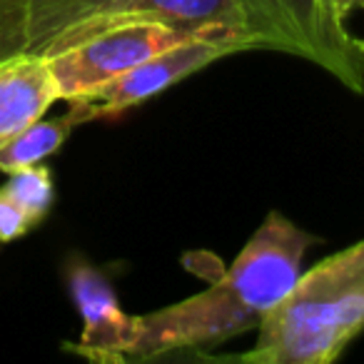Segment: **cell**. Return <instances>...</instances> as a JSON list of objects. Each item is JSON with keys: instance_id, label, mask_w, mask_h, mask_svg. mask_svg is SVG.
<instances>
[{"instance_id": "1", "label": "cell", "mask_w": 364, "mask_h": 364, "mask_svg": "<svg viewBox=\"0 0 364 364\" xmlns=\"http://www.w3.org/2000/svg\"><path fill=\"white\" fill-rule=\"evenodd\" d=\"M309 245L312 235L277 210L269 213L218 282L177 304L137 314L130 362L203 352L257 329L294 287Z\"/></svg>"}, {"instance_id": "2", "label": "cell", "mask_w": 364, "mask_h": 364, "mask_svg": "<svg viewBox=\"0 0 364 364\" xmlns=\"http://www.w3.org/2000/svg\"><path fill=\"white\" fill-rule=\"evenodd\" d=\"M364 332V240L297 277L264 314L247 364H329Z\"/></svg>"}, {"instance_id": "3", "label": "cell", "mask_w": 364, "mask_h": 364, "mask_svg": "<svg viewBox=\"0 0 364 364\" xmlns=\"http://www.w3.org/2000/svg\"><path fill=\"white\" fill-rule=\"evenodd\" d=\"M235 6L252 50L302 58L364 95V41L349 31L332 0H235Z\"/></svg>"}, {"instance_id": "4", "label": "cell", "mask_w": 364, "mask_h": 364, "mask_svg": "<svg viewBox=\"0 0 364 364\" xmlns=\"http://www.w3.org/2000/svg\"><path fill=\"white\" fill-rule=\"evenodd\" d=\"M223 31H235V28L180 31V28L152 26V23L122 26L100 33L85 43H77L73 48H65L60 53L46 55V60L55 77L60 100H80L167 48Z\"/></svg>"}, {"instance_id": "5", "label": "cell", "mask_w": 364, "mask_h": 364, "mask_svg": "<svg viewBox=\"0 0 364 364\" xmlns=\"http://www.w3.org/2000/svg\"><path fill=\"white\" fill-rule=\"evenodd\" d=\"M252 50L250 41L237 31L208 33V36L193 38L188 43L172 46L167 50L157 53L155 58L140 63L125 75L115 77L100 87L97 92L80 100H68L82 112V120H100V117H115L140 102L155 97L157 92L167 90L175 82L185 80L193 73L232 55V53Z\"/></svg>"}, {"instance_id": "6", "label": "cell", "mask_w": 364, "mask_h": 364, "mask_svg": "<svg viewBox=\"0 0 364 364\" xmlns=\"http://www.w3.org/2000/svg\"><path fill=\"white\" fill-rule=\"evenodd\" d=\"M68 289L82 317V334L70 352L97 364H127L137 337V314H127L117 302L110 279L90 262L68 267Z\"/></svg>"}, {"instance_id": "7", "label": "cell", "mask_w": 364, "mask_h": 364, "mask_svg": "<svg viewBox=\"0 0 364 364\" xmlns=\"http://www.w3.org/2000/svg\"><path fill=\"white\" fill-rule=\"evenodd\" d=\"M170 26L180 31H210V28H235L240 31V16L235 0H107L92 16L65 31L50 46L53 53H60L77 43L100 36L122 26ZM242 33V31H240ZM245 36V33H242ZM43 55V58H46Z\"/></svg>"}, {"instance_id": "8", "label": "cell", "mask_w": 364, "mask_h": 364, "mask_svg": "<svg viewBox=\"0 0 364 364\" xmlns=\"http://www.w3.org/2000/svg\"><path fill=\"white\" fill-rule=\"evenodd\" d=\"M58 95L55 77L43 55L23 53L0 60V150L38 122Z\"/></svg>"}, {"instance_id": "9", "label": "cell", "mask_w": 364, "mask_h": 364, "mask_svg": "<svg viewBox=\"0 0 364 364\" xmlns=\"http://www.w3.org/2000/svg\"><path fill=\"white\" fill-rule=\"evenodd\" d=\"M82 112L70 102L65 115L55 117V120H38L31 127L21 132L13 142H8L0 150V170L3 172H16L21 167L41 165L46 157H50L53 152H58L63 147V142L68 140V135L73 132V127L82 125Z\"/></svg>"}, {"instance_id": "10", "label": "cell", "mask_w": 364, "mask_h": 364, "mask_svg": "<svg viewBox=\"0 0 364 364\" xmlns=\"http://www.w3.org/2000/svg\"><path fill=\"white\" fill-rule=\"evenodd\" d=\"M105 3L107 0H31L28 53L46 55L63 33L92 16Z\"/></svg>"}, {"instance_id": "11", "label": "cell", "mask_w": 364, "mask_h": 364, "mask_svg": "<svg viewBox=\"0 0 364 364\" xmlns=\"http://www.w3.org/2000/svg\"><path fill=\"white\" fill-rule=\"evenodd\" d=\"M3 190L36 220V225L46 220V215L50 213L53 203H55L53 172L46 165H31L8 172V182L3 185Z\"/></svg>"}, {"instance_id": "12", "label": "cell", "mask_w": 364, "mask_h": 364, "mask_svg": "<svg viewBox=\"0 0 364 364\" xmlns=\"http://www.w3.org/2000/svg\"><path fill=\"white\" fill-rule=\"evenodd\" d=\"M31 0H0V60L28 53Z\"/></svg>"}, {"instance_id": "13", "label": "cell", "mask_w": 364, "mask_h": 364, "mask_svg": "<svg viewBox=\"0 0 364 364\" xmlns=\"http://www.w3.org/2000/svg\"><path fill=\"white\" fill-rule=\"evenodd\" d=\"M33 228H38L36 220L0 188V242H13L28 235Z\"/></svg>"}, {"instance_id": "14", "label": "cell", "mask_w": 364, "mask_h": 364, "mask_svg": "<svg viewBox=\"0 0 364 364\" xmlns=\"http://www.w3.org/2000/svg\"><path fill=\"white\" fill-rule=\"evenodd\" d=\"M332 3H334V11H337L347 23L354 11H364V0H332Z\"/></svg>"}]
</instances>
